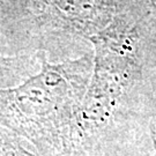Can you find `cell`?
I'll return each mask as SVG.
<instances>
[{"label": "cell", "mask_w": 156, "mask_h": 156, "mask_svg": "<svg viewBox=\"0 0 156 156\" xmlns=\"http://www.w3.org/2000/svg\"><path fill=\"white\" fill-rule=\"evenodd\" d=\"M36 55L37 72L16 86L0 88V125L28 140L41 156H49L72 141L94 58L86 53L51 62L44 52Z\"/></svg>", "instance_id": "6da1fadb"}, {"label": "cell", "mask_w": 156, "mask_h": 156, "mask_svg": "<svg viewBox=\"0 0 156 156\" xmlns=\"http://www.w3.org/2000/svg\"><path fill=\"white\" fill-rule=\"evenodd\" d=\"M119 13L116 0H0V53L44 52L89 41Z\"/></svg>", "instance_id": "7a4b0ae2"}, {"label": "cell", "mask_w": 156, "mask_h": 156, "mask_svg": "<svg viewBox=\"0 0 156 156\" xmlns=\"http://www.w3.org/2000/svg\"><path fill=\"white\" fill-rule=\"evenodd\" d=\"M119 12H128L139 19L156 12V0H116Z\"/></svg>", "instance_id": "5b68a950"}, {"label": "cell", "mask_w": 156, "mask_h": 156, "mask_svg": "<svg viewBox=\"0 0 156 156\" xmlns=\"http://www.w3.org/2000/svg\"><path fill=\"white\" fill-rule=\"evenodd\" d=\"M0 156H41L28 140L0 125Z\"/></svg>", "instance_id": "277c9868"}, {"label": "cell", "mask_w": 156, "mask_h": 156, "mask_svg": "<svg viewBox=\"0 0 156 156\" xmlns=\"http://www.w3.org/2000/svg\"><path fill=\"white\" fill-rule=\"evenodd\" d=\"M39 68L37 55L6 56L0 53V88H8L23 82Z\"/></svg>", "instance_id": "3957f363"}]
</instances>
